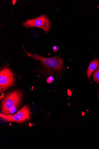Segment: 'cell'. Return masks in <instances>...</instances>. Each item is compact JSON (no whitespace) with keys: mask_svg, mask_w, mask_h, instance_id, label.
<instances>
[{"mask_svg":"<svg viewBox=\"0 0 99 149\" xmlns=\"http://www.w3.org/2000/svg\"><path fill=\"white\" fill-rule=\"evenodd\" d=\"M25 52L28 56L40 61L42 65L48 69L56 71H62L64 70L63 60L57 56L47 58L39 56L36 54H32L25 50Z\"/></svg>","mask_w":99,"mask_h":149,"instance_id":"cell-1","label":"cell"},{"mask_svg":"<svg viewBox=\"0 0 99 149\" xmlns=\"http://www.w3.org/2000/svg\"><path fill=\"white\" fill-rule=\"evenodd\" d=\"M22 97L21 92L14 90L8 93L2 101L1 113L4 114L12 107L20 104Z\"/></svg>","mask_w":99,"mask_h":149,"instance_id":"cell-2","label":"cell"},{"mask_svg":"<svg viewBox=\"0 0 99 149\" xmlns=\"http://www.w3.org/2000/svg\"><path fill=\"white\" fill-rule=\"evenodd\" d=\"M31 115V112L29 106L25 105L15 115H6L1 113L0 117L6 122H12L19 124L29 120Z\"/></svg>","mask_w":99,"mask_h":149,"instance_id":"cell-3","label":"cell"},{"mask_svg":"<svg viewBox=\"0 0 99 149\" xmlns=\"http://www.w3.org/2000/svg\"><path fill=\"white\" fill-rule=\"evenodd\" d=\"M22 25L25 28L35 27L41 28L46 33L49 31L51 26V24L49 20L44 15H42L36 18L27 19L22 23Z\"/></svg>","mask_w":99,"mask_h":149,"instance_id":"cell-4","label":"cell"},{"mask_svg":"<svg viewBox=\"0 0 99 149\" xmlns=\"http://www.w3.org/2000/svg\"><path fill=\"white\" fill-rule=\"evenodd\" d=\"M0 92H3L15 85V77L12 71L8 68L4 67L0 73Z\"/></svg>","mask_w":99,"mask_h":149,"instance_id":"cell-5","label":"cell"},{"mask_svg":"<svg viewBox=\"0 0 99 149\" xmlns=\"http://www.w3.org/2000/svg\"><path fill=\"white\" fill-rule=\"evenodd\" d=\"M99 66V60L95 59L92 60L90 63L87 71V75L89 79H90L92 72Z\"/></svg>","mask_w":99,"mask_h":149,"instance_id":"cell-6","label":"cell"},{"mask_svg":"<svg viewBox=\"0 0 99 149\" xmlns=\"http://www.w3.org/2000/svg\"><path fill=\"white\" fill-rule=\"evenodd\" d=\"M20 104H17L12 107L6 112L3 114L6 115H12V114L15 113L17 111Z\"/></svg>","mask_w":99,"mask_h":149,"instance_id":"cell-7","label":"cell"},{"mask_svg":"<svg viewBox=\"0 0 99 149\" xmlns=\"http://www.w3.org/2000/svg\"><path fill=\"white\" fill-rule=\"evenodd\" d=\"M93 78L94 81L96 82L98 84H99V67L93 73Z\"/></svg>","mask_w":99,"mask_h":149,"instance_id":"cell-8","label":"cell"},{"mask_svg":"<svg viewBox=\"0 0 99 149\" xmlns=\"http://www.w3.org/2000/svg\"><path fill=\"white\" fill-rule=\"evenodd\" d=\"M53 78L52 77H49L47 79V82L49 84H51L53 82Z\"/></svg>","mask_w":99,"mask_h":149,"instance_id":"cell-9","label":"cell"},{"mask_svg":"<svg viewBox=\"0 0 99 149\" xmlns=\"http://www.w3.org/2000/svg\"><path fill=\"white\" fill-rule=\"evenodd\" d=\"M53 49L54 52H55L58 51V48L57 46H55L53 47Z\"/></svg>","mask_w":99,"mask_h":149,"instance_id":"cell-10","label":"cell"},{"mask_svg":"<svg viewBox=\"0 0 99 149\" xmlns=\"http://www.w3.org/2000/svg\"><path fill=\"white\" fill-rule=\"evenodd\" d=\"M16 2V1H13L12 3L13 5L15 4Z\"/></svg>","mask_w":99,"mask_h":149,"instance_id":"cell-11","label":"cell"}]
</instances>
